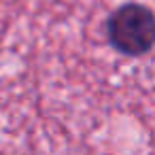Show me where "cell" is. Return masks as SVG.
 Here are the masks:
<instances>
[{
	"label": "cell",
	"instance_id": "obj_1",
	"mask_svg": "<svg viewBox=\"0 0 155 155\" xmlns=\"http://www.w3.org/2000/svg\"><path fill=\"white\" fill-rule=\"evenodd\" d=\"M104 32L115 51L138 58L155 47V13L140 2H125L106 17Z\"/></svg>",
	"mask_w": 155,
	"mask_h": 155
}]
</instances>
